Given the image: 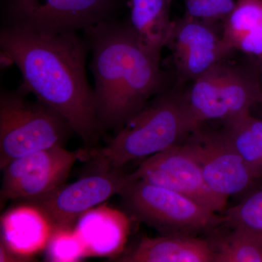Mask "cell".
Instances as JSON below:
<instances>
[{
  "mask_svg": "<svg viewBox=\"0 0 262 262\" xmlns=\"http://www.w3.org/2000/svg\"><path fill=\"white\" fill-rule=\"evenodd\" d=\"M3 64L15 63L20 88L61 115L91 147L101 126L85 70L88 45L76 32L40 34L11 26L0 33Z\"/></svg>",
  "mask_w": 262,
  "mask_h": 262,
  "instance_id": "cell-1",
  "label": "cell"
},
{
  "mask_svg": "<svg viewBox=\"0 0 262 262\" xmlns=\"http://www.w3.org/2000/svg\"><path fill=\"white\" fill-rule=\"evenodd\" d=\"M92 51L96 115L101 130L118 131L164 89L161 56L136 37L128 24L110 20L84 30Z\"/></svg>",
  "mask_w": 262,
  "mask_h": 262,
  "instance_id": "cell-2",
  "label": "cell"
},
{
  "mask_svg": "<svg viewBox=\"0 0 262 262\" xmlns=\"http://www.w3.org/2000/svg\"><path fill=\"white\" fill-rule=\"evenodd\" d=\"M201 127L184 94H163L130 119L107 145L87 150L86 156L96 170H120L134 160L180 144Z\"/></svg>",
  "mask_w": 262,
  "mask_h": 262,
  "instance_id": "cell-3",
  "label": "cell"
},
{
  "mask_svg": "<svg viewBox=\"0 0 262 262\" xmlns=\"http://www.w3.org/2000/svg\"><path fill=\"white\" fill-rule=\"evenodd\" d=\"M27 91H2L0 96V168L24 155L63 146L71 133L61 115L39 101L27 98Z\"/></svg>",
  "mask_w": 262,
  "mask_h": 262,
  "instance_id": "cell-4",
  "label": "cell"
},
{
  "mask_svg": "<svg viewBox=\"0 0 262 262\" xmlns=\"http://www.w3.org/2000/svg\"><path fill=\"white\" fill-rule=\"evenodd\" d=\"M228 58L213 66L193 81L184 94L194 120L201 126L213 120L251 113L262 102V92L254 61H231Z\"/></svg>",
  "mask_w": 262,
  "mask_h": 262,
  "instance_id": "cell-5",
  "label": "cell"
},
{
  "mask_svg": "<svg viewBox=\"0 0 262 262\" xmlns=\"http://www.w3.org/2000/svg\"><path fill=\"white\" fill-rule=\"evenodd\" d=\"M120 195L133 216L162 234L194 235L225 223L224 215L189 196L144 181L132 179Z\"/></svg>",
  "mask_w": 262,
  "mask_h": 262,
  "instance_id": "cell-6",
  "label": "cell"
},
{
  "mask_svg": "<svg viewBox=\"0 0 262 262\" xmlns=\"http://www.w3.org/2000/svg\"><path fill=\"white\" fill-rule=\"evenodd\" d=\"M115 0H4L8 25L40 34L86 30L108 20Z\"/></svg>",
  "mask_w": 262,
  "mask_h": 262,
  "instance_id": "cell-7",
  "label": "cell"
},
{
  "mask_svg": "<svg viewBox=\"0 0 262 262\" xmlns=\"http://www.w3.org/2000/svg\"><path fill=\"white\" fill-rule=\"evenodd\" d=\"M85 151L55 146L24 155L4 168L0 192L1 206L9 200L31 201L49 194L64 184L74 164Z\"/></svg>",
  "mask_w": 262,
  "mask_h": 262,
  "instance_id": "cell-8",
  "label": "cell"
},
{
  "mask_svg": "<svg viewBox=\"0 0 262 262\" xmlns=\"http://www.w3.org/2000/svg\"><path fill=\"white\" fill-rule=\"evenodd\" d=\"M132 180L130 173L120 170H96L76 182L27 203L37 208L51 224L53 230L72 228L77 220L115 194H119Z\"/></svg>",
  "mask_w": 262,
  "mask_h": 262,
  "instance_id": "cell-9",
  "label": "cell"
},
{
  "mask_svg": "<svg viewBox=\"0 0 262 262\" xmlns=\"http://www.w3.org/2000/svg\"><path fill=\"white\" fill-rule=\"evenodd\" d=\"M184 146L201 166L208 187L226 199L246 192L260 178L221 130H203L201 126Z\"/></svg>",
  "mask_w": 262,
  "mask_h": 262,
  "instance_id": "cell-10",
  "label": "cell"
},
{
  "mask_svg": "<svg viewBox=\"0 0 262 262\" xmlns=\"http://www.w3.org/2000/svg\"><path fill=\"white\" fill-rule=\"evenodd\" d=\"M184 14L174 20L166 46L171 51L177 78L191 82L232 54L222 38V25Z\"/></svg>",
  "mask_w": 262,
  "mask_h": 262,
  "instance_id": "cell-11",
  "label": "cell"
},
{
  "mask_svg": "<svg viewBox=\"0 0 262 262\" xmlns=\"http://www.w3.org/2000/svg\"><path fill=\"white\" fill-rule=\"evenodd\" d=\"M134 180H141L189 196L211 211H223L227 199L212 192L201 166L184 144H177L149 157L135 171Z\"/></svg>",
  "mask_w": 262,
  "mask_h": 262,
  "instance_id": "cell-12",
  "label": "cell"
},
{
  "mask_svg": "<svg viewBox=\"0 0 262 262\" xmlns=\"http://www.w3.org/2000/svg\"><path fill=\"white\" fill-rule=\"evenodd\" d=\"M85 257L115 259L122 254L130 233V219L111 207L98 206L83 213L74 226Z\"/></svg>",
  "mask_w": 262,
  "mask_h": 262,
  "instance_id": "cell-13",
  "label": "cell"
},
{
  "mask_svg": "<svg viewBox=\"0 0 262 262\" xmlns=\"http://www.w3.org/2000/svg\"><path fill=\"white\" fill-rule=\"evenodd\" d=\"M211 242L191 234L143 237L136 247L115 261L124 262H215Z\"/></svg>",
  "mask_w": 262,
  "mask_h": 262,
  "instance_id": "cell-14",
  "label": "cell"
},
{
  "mask_svg": "<svg viewBox=\"0 0 262 262\" xmlns=\"http://www.w3.org/2000/svg\"><path fill=\"white\" fill-rule=\"evenodd\" d=\"M53 228L35 206L27 203L2 216L1 242L10 251L25 257L46 249Z\"/></svg>",
  "mask_w": 262,
  "mask_h": 262,
  "instance_id": "cell-15",
  "label": "cell"
},
{
  "mask_svg": "<svg viewBox=\"0 0 262 262\" xmlns=\"http://www.w3.org/2000/svg\"><path fill=\"white\" fill-rule=\"evenodd\" d=\"M222 38L232 53L262 59V0H237L222 22Z\"/></svg>",
  "mask_w": 262,
  "mask_h": 262,
  "instance_id": "cell-16",
  "label": "cell"
},
{
  "mask_svg": "<svg viewBox=\"0 0 262 262\" xmlns=\"http://www.w3.org/2000/svg\"><path fill=\"white\" fill-rule=\"evenodd\" d=\"M170 7V0H129V27L141 44L158 56L173 25Z\"/></svg>",
  "mask_w": 262,
  "mask_h": 262,
  "instance_id": "cell-17",
  "label": "cell"
},
{
  "mask_svg": "<svg viewBox=\"0 0 262 262\" xmlns=\"http://www.w3.org/2000/svg\"><path fill=\"white\" fill-rule=\"evenodd\" d=\"M232 232L212 243L215 262H262V238L247 231Z\"/></svg>",
  "mask_w": 262,
  "mask_h": 262,
  "instance_id": "cell-18",
  "label": "cell"
},
{
  "mask_svg": "<svg viewBox=\"0 0 262 262\" xmlns=\"http://www.w3.org/2000/svg\"><path fill=\"white\" fill-rule=\"evenodd\" d=\"M224 218V225L230 228L243 229L262 238V189L227 209Z\"/></svg>",
  "mask_w": 262,
  "mask_h": 262,
  "instance_id": "cell-19",
  "label": "cell"
},
{
  "mask_svg": "<svg viewBox=\"0 0 262 262\" xmlns=\"http://www.w3.org/2000/svg\"><path fill=\"white\" fill-rule=\"evenodd\" d=\"M46 250L50 261H77L85 257L83 246L74 227L53 230Z\"/></svg>",
  "mask_w": 262,
  "mask_h": 262,
  "instance_id": "cell-20",
  "label": "cell"
},
{
  "mask_svg": "<svg viewBox=\"0 0 262 262\" xmlns=\"http://www.w3.org/2000/svg\"><path fill=\"white\" fill-rule=\"evenodd\" d=\"M186 14L212 22H223L234 9V0H184Z\"/></svg>",
  "mask_w": 262,
  "mask_h": 262,
  "instance_id": "cell-21",
  "label": "cell"
},
{
  "mask_svg": "<svg viewBox=\"0 0 262 262\" xmlns=\"http://www.w3.org/2000/svg\"><path fill=\"white\" fill-rule=\"evenodd\" d=\"M248 121L256 140L258 168L262 177V120L256 118L252 116L251 114H249L248 116Z\"/></svg>",
  "mask_w": 262,
  "mask_h": 262,
  "instance_id": "cell-22",
  "label": "cell"
},
{
  "mask_svg": "<svg viewBox=\"0 0 262 262\" xmlns=\"http://www.w3.org/2000/svg\"><path fill=\"white\" fill-rule=\"evenodd\" d=\"M34 258L25 257L10 251L3 243L0 242V261H32Z\"/></svg>",
  "mask_w": 262,
  "mask_h": 262,
  "instance_id": "cell-23",
  "label": "cell"
},
{
  "mask_svg": "<svg viewBox=\"0 0 262 262\" xmlns=\"http://www.w3.org/2000/svg\"><path fill=\"white\" fill-rule=\"evenodd\" d=\"M253 61H254L255 64H256V70H257L258 82H259L260 88H261L262 92V59ZM259 105H261L262 106V102Z\"/></svg>",
  "mask_w": 262,
  "mask_h": 262,
  "instance_id": "cell-24",
  "label": "cell"
}]
</instances>
